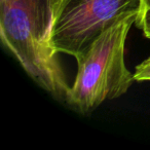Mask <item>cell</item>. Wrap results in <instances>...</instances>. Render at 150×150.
Wrapping results in <instances>:
<instances>
[{
  "label": "cell",
  "mask_w": 150,
  "mask_h": 150,
  "mask_svg": "<svg viewBox=\"0 0 150 150\" xmlns=\"http://www.w3.org/2000/svg\"><path fill=\"white\" fill-rule=\"evenodd\" d=\"M62 0H0V36L30 77L45 92L66 102L70 86L50 44Z\"/></svg>",
  "instance_id": "6da1fadb"
},
{
  "label": "cell",
  "mask_w": 150,
  "mask_h": 150,
  "mask_svg": "<svg viewBox=\"0 0 150 150\" xmlns=\"http://www.w3.org/2000/svg\"><path fill=\"white\" fill-rule=\"evenodd\" d=\"M134 77L136 81H147L150 80V57L144 60L135 69Z\"/></svg>",
  "instance_id": "5b68a950"
},
{
  "label": "cell",
  "mask_w": 150,
  "mask_h": 150,
  "mask_svg": "<svg viewBox=\"0 0 150 150\" xmlns=\"http://www.w3.org/2000/svg\"><path fill=\"white\" fill-rule=\"evenodd\" d=\"M139 13L120 19L104 32L77 60V75L66 104L88 115L102 103L125 95L135 81L125 61V40Z\"/></svg>",
  "instance_id": "7a4b0ae2"
},
{
  "label": "cell",
  "mask_w": 150,
  "mask_h": 150,
  "mask_svg": "<svg viewBox=\"0 0 150 150\" xmlns=\"http://www.w3.org/2000/svg\"><path fill=\"white\" fill-rule=\"evenodd\" d=\"M143 1H144V0H142V2H143Z\"/></svg>",
  "instance_id": "8992f818"
},
{
  "label": "cell",
  "mask_w": 150,
  "mask_h": 150,
  "mask_svg": "<svg viewBox=\"0 0 150 150\" xmlns=\"http://www.w3.org/2000/svg\"><path fill=\"white\" fill-rule=\"evenodd\" d=\"M135 24L137 28L142 30L145 37L150 39V0H144L142 2L141 11Z\"/></svg>",
  "instance_id": "277c9868"
},
{
  "label": "cell",
  "mask_w": 150,
  "mask_h": 150,
  "mask_svg": "<svg viewBox=\"0 0 150 150\" xmlns=\"http://www.w3.org/2000/svg\"><path fill=\"white\" fill-rule=\"evenodd\" d=\"M141 7L142 0H62L52 47L77 60L106 30L129 13H140Z\"/></svg>",
  "instance_id": "3957f363"
}]
</instances>
